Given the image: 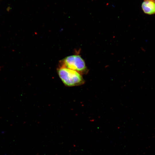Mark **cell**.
I'll use <instances>...</instances> for the list:
<instances>
[{
  "label": "cell",
  "mask_w": 155,
  "mask_h": 155,
  "mask_svg": "<svg viewBox=\"0 0 155 155\" xmlns=\"http://www.w3.org/2000/svg\"><path fill=\"white\" fill-rule=\"evenodd\" d=\"M57 72L62 81L66 86H78L85 83L81 74L75 70L60 67L57 70Z\"/></svg>",
  "instance_id": "6da1fadb"
},
{
  "label": "cell",
  "mask_w": 155,
  "mask_h": 155,
  "mask_svg": "<svg viewBox=\"0 0 155 155\" xmlns=\"http://www.w3.org/2000/svg\"><path fill=\"white\" fill-rule=\"evenodd\" d=\"M60 67L76 71L81 74L86 73L88 69L84 60L79 55H73L66 57L61 61Z\"/></svg>",
  "instance_id": "7a4b0ae2"
},
{
  "label": "cell",
  "mask_w": 155,
  "mask_h": 155,
  "mask_svg": "<svg viewBox=\"0 0 155 155\" xmlns=\"http://www.w3.org/2000/svg\"><path fill=\"white\" fill-rule=\"evenodd\" d=\"M144 12L148 15L155 14V2L153 0H145L142 3Z\"/></svg>",
  "instance_id": "3957f363"
},
{
  "label": "cell",
  "mask_w": 155,
  "mask_h": 155,
  "mask_svg": "<svg viewBox=\"0 0 155 155\" xmlns=\"http://www.w3.org/2000/svg\"></svg>",
  "instance_id": "277c9868"
},
{
  "label": "cell",
  "mask_w": 155,
  "mask_h": 155,
  "mask_svg": "<svg viewBox=\"0 0 155 155\" xmlns=\"http://www.w3.org/2000/svg\"></svg>",
  "instance_id": "5b68a950"
}]
</instances>
